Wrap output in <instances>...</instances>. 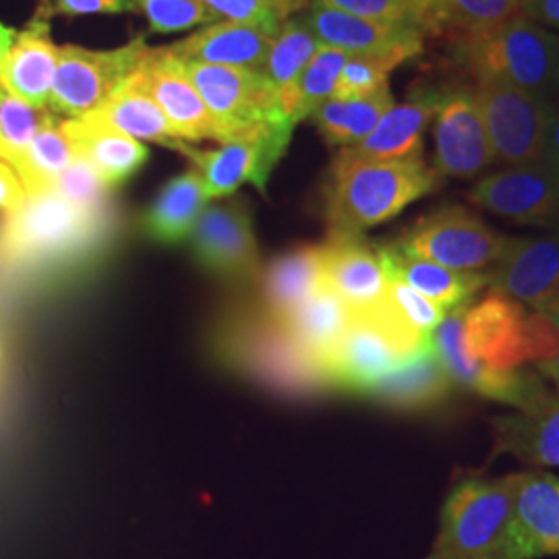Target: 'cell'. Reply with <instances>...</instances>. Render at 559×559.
<instances>
[{
  "mask_svg": "<svg viewBox=\"0 0 559 559\" xmlns=\"http://www.w3.org/2000/svg\"><path fill=\"white\" fill-rule=\"evenodd\" d=\"M441 177L423 158L373 160L342 150L323 189L330 235H362L433 193Z\"/></svg>",
  "mask_w": 559,
  "mask_h": 559,
  "instance_id": "6da1fadb",
  "label": "cell"
},
{
  "mask_svg": "<svg viewBox=\"0 0 559 559\" xmlns=\"http://www.w3.org/2000/svg\"><path fill=\"white\" fill-rule=\"evenodd\" d=\"M110 233V218L87 216L55 191L27 195L0 224V260L20 267H55L90 258Z\"/></svg>",
  "mask_w": 559,
  "mask_h": 559,
  "instance_id": "7a4b0ae2",
  "label": "cell"
},
{
  "mask_svg": "<svg viewBox=\"0 0 559 559\" xmlns=\"http://www.w3.org/2000/svg\"><path fill=\"white\" fill-rule=\"evenodd\" d=\"M452 52L477 83L498 81L540 98L558 87L559 38L524 15L483 34L456 36Z\"/></svg>",
  "mask_w": 559,
  "mask_h": 559,
  "instance_id": "3957f363",
  "label": "cell"
},
{
  "mask_svg": "<svg viewBox=\"0 0 559 559\" xmlns=\"http://www.w3.org/2000/svg\"><path fill=\"white\" fill-rule=\"evenodd\" d=\"M182 64L218 127L221 143L274 135L293 138L297 124L284 112L278 90L260 71L200 62Z\"/></svg>",
  "mask_w": 559,
  "mask_h": 559,
  "instance_id": "277c9868",
  "label": "cell"
},
{
  "mask_svg": "<svg viewBox=\"0 0 559 559\" xmlns=\"http://www.w3.org/2000/svg\"><path fill=\"white\" fill-rule=\"evenodd\" d=\"M514 501V475L460 479L441 508L440 531L427 559H501Z\"/></svg>",
  "mask_w": 559,
  "mask_h": 559,
  "instance_id": "5b68a950",
  "label": "cell"
},
{
  "mask_svg": "<svg viewBox=\"0 0 559 559\" xmlns=\"http://www.w3.org/2000/svg\"><path fill=\"white\" fill-rule=\"evenodd\" d=\"M462 344L480 365L510 371L551 357L559 336L539 311L491 290L464 309Z\"/></svg>",
  "mask_w": 559,
  "mask_h": 559,
  "instance_id": "8992f818",
  "label": "cell"
},
{
  "mask_svg": "<svg viewBox=\"0 0 559 559\" xmlns=\"http://www.w3.org/2000/svg\"><path fill=\"white\" fill-rule=\"evenodd\" d=\"M221 350L233 365L284 394L313 396L330 390L320 365L267 313L228 321L222 328Z\"/></svg>",
  "mask_w": 559,
  "mask_h": 559,
  "instance_id": "52a82bcc",
  "label": "cell"
},
{
  "mask_svg": "<svg viewBox=\"0 0 559 559\" xmlns=\"http://www.w3.org/2000/svg\"><path fill=\"white\" fill-rule=\"evenodd\" d=\"M147 50L145 36L115 50L62 46L48 110L64 119L87 117L140 69Z\"/></svg>",
  "mask_w": 559,
  "mask_h": 559,
  "instance_id": "ba28073f",
  "label": "cell"
},
{
  "mask_svg": "<svg viewBox=\"0 0 559 559\" xmlns=\"http://www.w3.org/2000/svg\"><path fill=\"white\" fill-rule=\"evenodd\" d=\"M475 96L496 160L510 166L545 160L551 102L498 81H479Z\"/></svg>",
  "mask_w": 559,
  "mask_h": 559,
  "instance_id": "9c48e42d",
  "label": "cell"
},
{
  "mask_svg": "<svg viewBox=\"0 0 559 559\" xmlns=\"http://www.w3.org/2000/svg\"><path fill=\"white\" fill-rule=\"evenodd\" d=\"M417 355L376 307L365 313H353L336 348L323 360L321 371L330 388L367 396L383 378Z\"/></svg>",
  "mask_w": 559,
  "mask_h": 559,
  "instance_id": "30bf717a",
  "label": "cell"
},
{
  "mask_svg": "<svg viewBox=\"0 0 559 559\" xmlns=\"http://www.w3.org/2000/svg\"><path fill=\"white\" fill-rule=\"evenodd\" d=\"M396 245L450 270L485 274L500 261L508 237L491 230L466 207L450 205L417 222Z\"/></svg>",
  "mask_w": 559,
  "mask_h": 559,
  "instance_id": "8fae6325",
  "label": "cell"
},
{
  "mask_svg": "<svg viewBox=\"0 0 559 559\" xmlns=\"http://www.w3.org/2000/svg\"><path fill=\"white\" fill-rule=\"evenodd\" d=\"M464 307L450 311L431 336L436 355L440 357L445 373L454 385L468 390L480 399L496 400L519 408L520 413L535 411L543 402L554 396L547 383L539 376L522 369H489L479 360L468 357L462 344L464 330Z\"/></svg>",
  "mask_w": 559,
  "mask_h": 559,
  "instance_id": "7c38bea8",
  "label": "cell"
},
{
  "mask_svg": "<svg viewBox=\"0 0 559 559\" xmlns=\"http://www.w3.org/2000/svg\"><path fill=\"white\" fill-rule=\"evenodd\" d=\"M191 251L207 272L221 278H255L260 249L249 205L242 200H228L203 210L191 233Z\"/></svg>",
  "mask_w": 559,
  "mask_h": 559,
  "instance_id": "4fadbf2b",
  "label": "cell"
},
{
  "mask_svg": "<svg viewBox=\"0 0 559 559\" xmlns=\"http://www.w3.org/2000/svg\"><path fill=\"white\" fill-rule=\"evenodd\" d=\"M496 162L475 90H440L436 110V170L440 177L473 179Z\"/></svg>",
  "mask_w": 559,
  "mask_h": 559,
  "instance_id": "5bb4252c",
  "label": "cell"
},
{
  "mask_svg": "<svg viewBox=\"0 0 559 559\" xmlns=\"http://www.w3.org/2000/svg\"><path fill=\"white\" fill-rule=\"evenodd\" d=\"M288 135L258 138V140H233L221 143L218 150H198L187 141L177 140L173 150L180 152L193 164L200 175L210 200L233 195L245 182L265 191L267 179L280 158L290 145Z\"/></svg>",
  "mask_w": 559,
  "mask_h": 559,
  "instance_id": "9a60e30c",
  "label": "cell"
},
{
  "mask_svg": "<svg viewBox=\"0 0 559 559\" xmlns=\"http://www.w3.org/2000/svg\"><path fill=\"white\" fill-rule=\"evenodd\" d=\"M471 201L519 224H551L559 216V175L547 160L510 166L479 180Z\"/></svg>",
  "mask_w": 559,
  "mask_h": 559,
  "instance_id": "2e32d148",
  "label": "cell"
},
{
  "mask_svg": "<svg viewBox=\"0 0 559 559\" xmlns=\"http://www.w3.org/2000/svg\"><path fill=\"white\" fill-rule=\"evenodd\" d=\"M305 17L320 44L338 48L346 55L376 57L400 64L423 50L425 34L417 25L362 20L320 2H311Z\"/></svg>",
  "mask_w": 559,
  "mask_h": 559,
  "instance_id": "e0dca14e",
  "label": "cell"
},
{
  "mask_svg": "<svg viewBox=\"0 0 559 559\" xmlns=\"http://www.w3.org/2000/svg\"><path fill=\"white\" fill-rule=\"evenodd\" d=\"M559 556V479L549 473L514 475V501L501 559Z\"/></svg>",
  "mask_w": 559,
  "mask_h": 559,
  "instance_id": "ac0fdd59",
  "label": "cell"
},
{
  "mask_svg": "<svg viewBox=\"0 0 559 559\" xmlns=\"http://www.w3.org/2000/svg\"><path fill=\"white\" fill-rule=\"evenodd\" d=\"M138 73L150 96L170 122L177 140L221 141L218 127L210 117L182 60L173 57L166 46L150 48L141 60Z\"/></svg>",
  "mask_w": 559,
  "mask_h": 559,
  "instance_id": "d6986e66",
  "label": "cell"
},
{
  "mask_svg": "<svg viewBox=\"0 0 559 559\" xmlns=\"http://www.w3.org/2000/svg\"><path fill=\"white\" fill-rule=\"evenodd\" d=\"M323 286L330 288L353 313L380 307L388 293V270L381 247L362 235H330L321 245Z\"/></svg>",
  "mask_w": 559,
  "mask_h": 559,
  "instance_id": "ffe728a7",
  "label": "cell"
},
{
  "mask_svg": "<svg viewBox=\"0 0 559 559\" xmlns=\"http://www.w3.org/2000/svg\"><path fill=\"white\" fill-rule=\"evenodd\" d=\"M487 284L493 293L539 311L559 293V237L508 239Z\"/></svg>",
  "mask_w": 559,
  "mask_h": 559,
  "instance_id": "44dd1931",
  "label": "cell"
},
{
  "mask_svg": "<svg viewBox=\"0 0 559 559\" xmlns=\"http://www.w3.org/2000/svg\"><path fill=\"white\" fill-rule=\"evenodd\" d=\"M59 48L50 40L48 17L36 13L13 41L0 69V83L38 110H48Z\"/></svg>",
  "mask_w": 559,
  "mask_h": 559,
  "instance_id": "7402d4cb",
  "label": "cell"
},
{
  "mask_svg": "<svg viewBox=\"0 0 559 559\" xmlns=\"http://www.w3.org/2000/svg\"><path fill=\"white\" fill-rule=\"evenodd\" d=\"M276 34L261 25L221 21L166 48L182 62L260 71Z\"/></svg>",
  "mask_w": 559,
  "mask_h": 559,
  "instance_id": "603a6c76",
  "label": "cell"
},
{
  "mask_svg": "<svg viewBox=\"0 0 559 559\" xmlns=\"http://www.w3.org/2000/svg\"><path fill=\"white\" fill-rule=\"evenodd\" d=\"M440 90H423L413 100L394 104L378 127L365 140L344 147L362 158L373 160H415L423 158V133L436 117Z\"/></svg>",
  "mask_w": 559,
  "mask_h": 559,
  "instance_id": "cb8c5ba5",
  "label": "cell"
},
{
  "mask_svg": "<svg viewBox=\"0 0 559 559\" xmlns=\"http://www.w3.org/2000/svg\"><path fill=\"white\" fill-rule=\"evenodd\" d=\"M62 131L75 156L90 162L108 189L127 182L150 158V150L141 141L94 120H62Z\"/></svg>",
  "mask_w": 559,
  "mask_h": 559,
  "instance_id": "d4e9b609",
  "label": "cell"
},
{
  "mask_svg": "<svg viewBox=\"0 0 559 559\" xmlns=\"http://www.w3.org/2000/svg\"><path fill=\"white\" fill-rule=\"evenodd\" d=\"M381 255L388 276L415 288L423 297L440 305L445 313L471 305L475 295L487 284V274L450 270L400 249L396 242L381 247Z\"/></svg>",
  "mask_w": 559,
  "mask_h": 559,
  "instance_id": "484cf974",
  "label": "cell"
},
{
  "mask_svg": "<svg viewBox=\"0 0 559 559\" xmlns=\"http://www.w3.org/2000/svg\"><path fill=\"white\" fill-rule=\"evenodd\" d=\"M500 454L533 466H559V392L535 411L493 420L491 456Z\"/></svg>",
  "mask_w": 559,
  "mask_h": 559,
  "instance_id": "4316f807",
  "label": "cell"
},
{
  "mask_svg": "<svg viewBox=\"0 0 559 559\" xmlns=\"http://www.w3.org/2000/svg\"><path fill=\"white\" fill-rule=\"evenodd\" d=\"M323 288L321 245L282 253L261 274L263 313L284 320L309 297Z\"/></svg>",
  "mask_w": 559,
  "mask_h": 559,
  "instance_id": "83f0119b",
  "label": "cell"
},
{
  "mask_svg": "<svg viewBox=\"0 0 559 559\" xmlns=\"http://www.w3.org/2000/svg\"><path fill=\"white\" fill-rule=\"evenodd\" d=\"M454 383L445 373L440 357L429 344L417 357L402 362L367 394L369 399L396 411H427L450 399Z\"/></svg>",
  "mask_w": 559,
  "mask_h": 559,
  "instance_id": "f1b7e54d",
  "label": "cell"
},
{
  "mask_svg": "<svg viewBox=\"0 0 559 559\" xmlns=\"http://www.w3.org/2000/svg\"><path fill=\"white\" fill-rule=\"evenodd\" d=\"M83 119L100 122L138 141H154L173 147L177 135L164 117L160 106L150 96L141 75L135 71L119 90Z\"/></svg>",
  "mask_w": 559,
  "mask_h": 559,
  "instance_id": "f546056e",
  "label": "cell"
},
{
  "mask_svg": "<svg viewBox=\"0 0 559 559\" xmlns=\"http://www.w3.org/2000/svg\"><path fill=\"white\" fill-rule=\"evenodd\" d=\"M210 201L203 180L195 170L182 173L162 187L158 198L143 214V233L162 245H177L187 239Z\"/></svg>",
  "mask_w": 559,
  "mask_h": 559,
  "instance_id": "4dcf8cb0",
  "label": "cell"
},
{
  "mask_svg": "<svg viewBox=\"0 0 559 559\" xmlns=\"http://www.w3.org/2000/svg\"><path fill=\"white\" fill-rule=\"evenodd\" d=\"M350 318L353 311L330 288L323 286L313 297L290 311L284 320H280V323L321 367L328 355L336 348Z\"/></svg>",
  "mask_w": 559,
  "mask_h": 559,
  "instance_id": "1f68e13d",
  "label": "cell"
},
{
  "mask_svg": "<svg viewBox=\"0 0 559 559\" xmlns=\"http://www.w3.org/2000/svg\"><path fill=\"white\" fill-rule=\"evenodd\" d=\"M394 106L390 85L381 87L380 92L355 98V100H338L330 98L309 117L320 129L321 135L330 145L353 147L365 140L380 122L381 117Z\"/></svg>",
  "mask_w": 559,
  "mask_h": 559,
  "instance_id": "d6a6232c",
  "label": "cell"
},
{
  "mask_svg": "<svg viewBox=\"0 0 559 559\" xmlns=\"http://www.w3.org/2000/svg\"><path fill=\"white\" fill-rule=\"evenodd\" d=\"M73 158L75 152L62 131V120L52 112L27 150L11 166L17 170L27 195H36L50 191Z\"/></svg>",
  "mask_w": 559,
  "mask_h": 559,
  "instance_id": "836d02e7",
  "label": "cell"
},
{
  "mask_svg": "<svg viewBox=\"0 0 559 559\" xmlns=\"http://www.w3.org/2000/svg\"><path fill=\"white\" fill-rule=\"evenodd\" d=\"M346 59V52L321 44L318 55L302 69L299 80L280 94L288 119L299 124L300 120L309 119L323 102L334 96L340 71Z\"/></svg>",
  "mask_w": 559,
  "mask_h": 559,
  "instance_id": "e575fe53",
  "label": "cell"
},
{
  "mask_svg": "<svg viewBox=\"0 0 559 559\" xmlns=\"http://www.w3.org/2000/svg\"><path fill=\"white\" fill-rule=\"evenodd\" d=\"M321 44L305 15L288 17L280 25L260 73L280 94L299 80L302 69L318 55Z\"/></svg>",
  "mask_w": 559,
  "mask_h": 559,
  "instance_id": "d590c367",
  "label": "cell"
},
{
  "mask_svg": "<svg viewBox=\"0 0 559 559\" xmlns=\"http://www.w3.org/2000/svg\"><path fill=\"white\" fill-rule=\"evenodd\" d=\"M50 115V110H38L21 100L0 83V160H17Z\"/></svg>",
  "mask_w": 559,
  "mask_h": 559,
  "instance_id": "8d00e7d4",
  "label": "cell"
},
{
  "mask_svg": "<svg viewBox=\"0 0 559 559\" xmlns=\"http://www.w3.org/2000/svg\"><path fill=\"white\" fill-rule=\"evenodd\" d=\"M59 198L73 205L87 216L94 218H112L110 216V189L92 168V164L75 156L67 170L55 180L52 189Z\"/></svg>",
  "mask_w": 559,
  "mask_h": 559,
  "instance_id": "74e56055",
  "label": "cell"
},
{
  "mask_svg": "<svg viewBox=\"0 0 559 559\" xmlns=\"http://www.w3.org/2000/svg\"><path fill=\"white\" fill-rule=\"evenodd\" d=\"M522 15L516 0H445V29L475 36Z\"/></svg>",
  "mask_w": 559,
  "mask_h": 559,
  "instance_id": "f35d334b",
  "label": "cell"
},
{
  "mask_svg": "<svg viewBox=\"0 0 559 559\" xmlns=\"http://www.w3.org/2000/svg\"><path fill=\"white\" fill-rule=\"evenodd\" d=\"M154 34H175L218 20L201 0H133Z\"/></svg>",
  "mask_w": 559,
  "mask_h": 559,
  "instance_id": "ab89813d",
  "label": "cell"
},
{
  "mask_svg": "<svg viewBox=\"0 0 559 559\" xmlns=\"http://www.w3.org/2000/svg\"><path fill=\"white\" fill-rule=\"evenodd\" d=\"M399 64H394L392 60L348 55V59L340 71L338 83L332 98L355 100V98L371 96L388 85V75Z\"/></svg>",
  "mask_w": 559,
  "mask_h": 559,
  "instance_id": "60d3db41",
  "label": "cell"
},
{
  "mask_svg": "<svg viewBox=\"0 0 559 559\" xmlns=\"http://www.w3.org/2000/svg\"><path fill=\"white\" fill-rule=\"evenodd\" d=\"M362 20L381 23H408L417 25L423 34L429 32L425 9L419 0H313Z\"/></svg>",
  "mask_w": 559,
  "mask_h": 559,
  "instance_id": "b9f144b4",
  "label": "cell"
},
{
  "mask_svg": "<svg viewBox=\"0 0 559 559\" xmlns=\"http://www.w3.org/2000/svg\"><path fill=\"white\" fill-rule=\"evenodd\" d=\"M216 17L237 21L249 25H261L278 32L280 25L288 20L270 0H201Z\"/></svg>",
  "mask_w": 559,
  "mask_h": 559,
  "instance_id": "7bdbcfd3",
  "label": "cell"
},
{
  "mask_svg": "<svg viewBox=\"0 0 559 559\" xmlns=\"http://www.w3.org/2000/svg\"><path fill=\"white\" fill-rule=\"evenodd\" d=\"M133 0H41V15H100V13H133Z\"/></svg>",
  "mask_w": 559,
  "mask_h": 559,
  "instance_id": "ee69618b",
  "label": "cell"
},
{
  "mask_svg": "<svg viewBox=\"0 0 559 559\" xmlns=\"http://www.w3.org/2000/svg\"><path fill=\"white\" fill-rule=\"evenodd\" d=\"M27 201V191L17 170L9 162L0 160V212L4 216L15 214Z\"/></svg>",
  "mask_w": 559,
  "mask_h": 559,
  "instance_id": "f6af8a7d",
  "label": "cell"
},
{
  "mask_svg": "<svg viewBox=\"0 0 559 559\" xmlns=\"http://www.w3.org/2000/svg\"><path fill=\"white\" fill-rule=\"evenodd\" d=\"M545 160L549 162L559 175V104H554L549 131H547V147H545Z\"/></svg>",
  "mask_w": 559,
  "mask_h": 559,
  "instance_id": "bcb514c9",
  "label": "cell"
},
{
  "mask_svg": "<svg viewBox=\"0 0 559 559\" xmlns=\"http://www.w3.org/2000/svg\"><path fill=\"white\" fill-rule=\"evenodd\" d=\"M526 17L540 25L559 29V0H540Z\"/></svg>",
  "mask_w": 559,
  "mask_h": 559,
  "instance_id": "7dc6e473",
  "label": "cell"
},
{
  "mask_svg": "<svg viewBox=\"0 0 559 559\" xmlns=\"http://www.w3.org/2000/svg\"><path fill=\"white\" fill-rule=\"evenodd\" d=\"M431 32H445V0H423Z\"/></svg>",
  "mask_w": 559,
  "mask_h": 559,
  "instance_id": "c3c4849f",
  "label": "cell"
},
{
  "mask_svg": "<svg viewBox=\"0 0 559 559\" xmlns=\"http://www.w3.org/2000/svg\"><path fill=\"white\" fill-rule=\"evenodd\" d=\"M537 369H539L543 380H549L551 383H556V388H558L559 392V346L551 357H547V359L537 362Z\"/></svg>",
  "mask_w": 559,
  "mask_h": 559,
  "instance_id": "681fc988",
  "label": "cell"
},
{
  "mask_svg": "<svg viewBox=\"0 0 559 559\" xmlns=\"http://www.w3.org/2000/svg\"><path fill=\"white\" fill-rule=\"evenodd\" d=\"M539 313L543 316V320L547 321L559 336V293L545 307H540Z\"/></svg>",
  "mask_w": 559,
  "mask_h": 559,
  "instance_id": "f907efd6",
  "label": "cell"
},
{
  "mask_svg": "<svg viewBox=\"0 0 559 559\" xmlns=\"http://www.w3.org/2000/svg\"><path fill=\"white\" fill-rule=\"evenodd\" d=\"M15 38H17V32L0 23V69H2L4 59H7V55H9V50H11Z\"/></svg>",
  "mask_w": 559,
  "mask_h": 559,
  "instance_id": "816d5d0a",
  "label": "cell"
},
{
  "mask_svg": "<svg viewBox=\"0 0 559 559\" xmlns=\"http://www.w3.org/2000/svg\"><path fill=\"white\" fill-rule=\"evenodd\" d=\"M270 2H272V4H276L286 17H290L293 13H297L299 9H302L309 0H270Z\"/></svg>",
  "mask_w": 559,
  "mask_h": 559,
  "instance_id": "f5cc1de1",
  "label": "cell"
},
{
  "mask_svg": "<svg viewBox=\"0 0 559 559\" xmlns=\"http://www.w3.org/2000/svg\"><path fill=\"white\" fill-rule=\"evenodd\" d=\"M540 0H516V4H519L520 13L526 17L537 4H539Z\"/></svg>",
  "mask_w": 559,
  "mask_h": 559,
  "instance_id": "db71d44e",
  "label": "cell"
},
{
  "mask_svg": "<svg viewBox=\"0 0 559 559\" xmlns=\"http://www.w3.org/2000/svg\"><path fill=\"white\" fill-rule=\"evenodd\" d=\"M420 4H423V9H425V2L419 0ZM425 15H427V9H425ZM427 23H429V15H427ZM429 32H431V25H429Z\"/></svg>",
  "mask_w": 559,
  "mask_h": 559,
  "instance_id": "11a10c76",
  "label": "cell"
},
{
  "mask_svg": "<svg viewBox=\"0 0 559 559\" xmlns=\"http://www.w3.org/2000/svg\"><path fill=\"white\" fill-rule=\"evenodd\" d=\"M558 90H559V78H558Z\"/></svg>",
  "mask_w": 559,
  "mask_h": 559,
  "instance_id": "9f6ffc18",
  "label": "cell"
}]
</instances>
